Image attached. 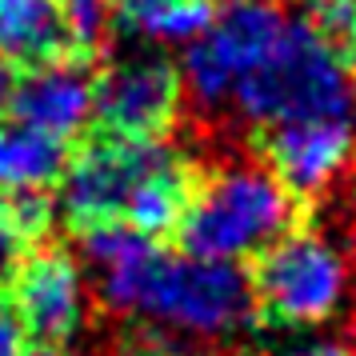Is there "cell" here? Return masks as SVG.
Returning a JSON list of instances; mask_svg holds the SVG:
<instances>
[{"mask_svg":"<svg viewBox=\"0 0 356 356\" xmlns=\"http://www.w3.org/2000/svg\"><path fill=\"white\" fill-rule=\"evenodd\" d=\"M88 289L108 316H129L184 340L244 337L257 321L252 284L236 264H216L188 252H164L156 241L129 228L84 232Z\"/></svg>","mask_w":356,"mask_h":356,"instance_id":"1","label":"cell"},{"mask_svg":"<svg viewBox=\"0 0 356 356\" xmlns=\"http://www.w3.org/2000/svg\"><path fill=\"white\" fill-rule=\"evenodd\" d=\"M65 225L84 236L97 228H129L136 236H177L196 188V164L168 136L124 140L97 132L68 152L56 180Z\"/></svg>","mask_w":356,"mask_h":356,"instance_id":"2","label":"cell"},{"mask_svg":"<svg viewBox=\"0 0 356 356\" xmlns=\"http://www.w3.org/2000/svg\"><path fill=\"white\" fill-rule=\"evenodd\" d=\"M296 225H305V204L257 156H225L209 168H196V188L177 241L188 257L244 264L289 236Z\"/></svg>","mask_w":356,"mask_h":356,"instance_id":"3","label":"cell"},{"mask_svg":"<svg viewBox=\"0 0 356 356\" xmlns=\"http://www.w3.org/2000/svg\"><path fill=\"white\" fill-rule=\"evenodd\" d=\"M257 321L273 328H316L332 321L348 296V257L316 225H296L252 260Z\"/></svg>","mask_w":356,"mask_h":356,"instance_id":"4","label":"cell"},{"mask_svg":"<svg viewBox=\"0 0 356 356\" xmlns=\"http://www.w3.org/2000/svg\"><path fill=\"white\" fill-rule=\"evenodd\" d=\"M184 108L180 65L164 52H124L92 81V116L100 132L124 140H164Z\"/></svg>","mask_w":356,"mask_h":356,"instance_id":"5","label":"cell"},{"mask_svg":"<svg viewBox=\"0 0 356 356\" xmlns=\"http://www.w3.org/2000/svg\"><path fill=\"white\" fill-rule=\"evenodd\" d=\"M0 300L17 316L24 337L36 344H68L88 321L92 289L84 264L60 244H40L24 257Z\"/></svg>","mask_w":356,"mask_h":356,"instance_id":"6","label":"cell"},{"mask_svg":"<svg viewBox=\"0 0 356 356\" xmlns=\"http://www.w3.org/2000/svg\"><path fill=\"white\" fill-rule=\"evenodd\" d=\"M257 161L300 204H316L340 184L356 156V116H308L252 136Z\"/></svg>","mask_w":356,"mask_h":356,"instance_id":"7","label":"cell"},{"mask_svg":"<svg viewBox=\"0 0 356 356\" xmlns=\"http://www.w3.org/2000/svg\"><path fill=\"white\" fill-rule=\"evenodd\" d=\"M4 108H8L13 120L68 145L72 136H81L88 116H92L88 65H81V60H52V65L20 72V81L8 84Z\"/></svg>","mask_w":356,"mask_h":356,"instance_id":"8","label":"cell"},{"mask_svg":"<svg viewBox=\"0 0 356 356\" xmlns=\"http://www.w3.org/2000/svg\"><path fill=\"white\" fill-rule=\"evenodd\" d=\"M68 56L60 0H0V65L20 72Z\"/></svg>","mask_w":356,"mask_h":356,"instance_id":"9","label":"cell"},{"mask_svg":"<svg viewBox=\"0 0 356 356\" xmlns=\"http://www.w3.org/2000/svg\"><path fill=\"white\" fill-rule=\"evenodd\" d=\"M68 145L29 129L20 120H0V193H49L60 180Z\"/></svg>","mask_w":356,"mask_h":356,"instance_id":"10","label":"cell"},{"mask_svg":"<svg viewBox=\"0 0 356 356\" xmlns=\"http://www.w3.org/2000/svg\"><path fill=\"white\" fill-rule=\"evenodd\" d=\"M212 20V0H113V24L152 44L193 40Z\"/></svg>","mask_w":356,"mask_h":356,"instance_id":"11","label":"cell"},{"mask_svg":"<svg viewBox=\"0 0 356 356\" xmlns=\"http://www.w3.org/2000/svg\"><path fill=\"white\" fill-rule=\"evenodd\" d=\"M52 228V200L44 193H0V289L24 257L44 244Z\"/></svg>","mask_w":356,"mask_h":356,"instance_id":"12","label":"cell"},{"mask_svg":"<svg viewBox=\"0 0 356 356\" xmlns=\"http://www.w3.org/2000/svg\"><path fill=\"white\" fill-rule=\"evenodd\" d=\"M60 17L68 33V56L88 65L113 29V0H60Z\"/></svg>","mask_w":356,"mask_h":356,"instance_id":"13","label":"cell"},{"mask_svg":"<svg viewBox=\"0 0 356 356\" xmlns=\"http://www.w3.org/2000/svg\"><path fill=\"white\" fill-rule=\"evenodd\" d=\"M332 44H337L340 60H344V68H348V76H353V84H356V0H348L344 24H340V33H337Z\"/></svg>","mask_w":356,"mask_h":356,"instance_id":"14","label":"cell"},{"mask_svg":"<svg viewBox=\"0 0 356 356\" xmlns=\"http://www.w3.org/2000/svg\"><path fill=\"white\" fill-rule=\"evenodd\" d=\"M24 328L17 324V316L8 312V305L0 300V356H24Z\"/></svg>","mask_w":356,"mask_h":356,"instance_id":"15","label":"cell"},{"mask_svg":"<svg viewBox=\"0 0 356 356\" xmlns=\"http://www.w3.org/2000/svg\"><path fill=\"white\" fill-rule=\"evenodd\" d=\"M268 356H353V348L340 344V340H312V344H296V348L268 353Z\"/></svg>","mask_w":356,"mask_h":356,"instance_id":"16","label":"cell"},{"mask_svg":"<svg viewBox=\"0 0 356 356\" xmlns=\"http://www.w3.org/2000/svg\"><path fill=\"white\" fill-rule=\"evenodd\" d=\"M129 356H193V353H184V348H168V344H161V340L148 337V340H140Z\"/></svg>","mask_w":356,"mask_h":356,"instance_id":"17","label":"cell"},{"mask_svg":"<svg viewBox=\"0 0 356 356\" xmlns=\"http://www.w3.org/2000/svg\"><path fill=\"white\" fill-rule=\"evenodd\" d=\"M24 356H72L65 344H33V348H24Z\"/></svg>","mask_w":356,"mask_h":356,"instance_id":"18","label":"cell"},{"mask_svg":"<svg viewBox=\"0 0 356 356\" xmlns=\"http://www.w3.org/2000/svg\"><path fill=\"white\" fill-rule=\"evenodd\" d=\"M8 72H4V65H0V108H4V100H8Z\"/></svg>","mask_w":356,"mask_h":356,"instance_id":"19","label":"cell"},{"mask_svg":"<svg viewBox=\"0 0 356 356\" xmlns=\"http://www.w3.org/2000/svg\"><path fill=\"white\" fill-rule=\"evenodd\" d=\"M353 184H356V156H353Z\"/></svg>","mask_w":356,"mask_h":356,"instance_id":"20","label":"cell"},{"mask_svg":"<svg viewBox=\"0 0 356 356\" xmlns=\"http://www.w3.org/2000/svg\"><path fill=\"white\" fill-rule=\"evenodd\" d=\"M353 337H356V328H353Z\"/></svg>","mask_w":356,"mask_h":356,"instance_id":"21","label":"cell"}]
</instances>
